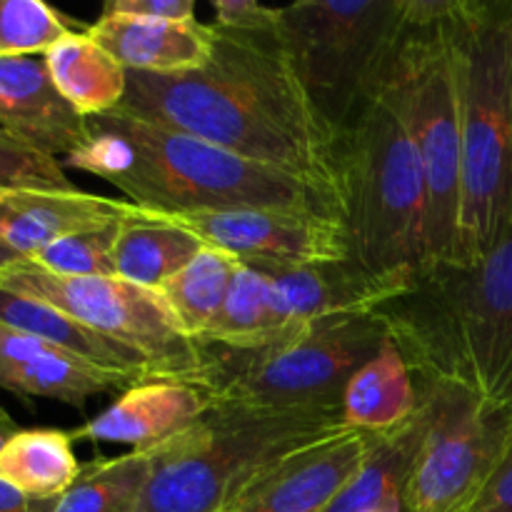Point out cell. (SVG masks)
Returning <instances> with one entry per match:
<instances>
[{
    "label": "cell",
    "mask_w": 512,
    "mask_h": 512,
    "mask_svg": "<svg viewBox=\"0 0 512 512\" xmlns=\"http://www.w3.org/2000/svg\"><path fill=\"white\" fill-rule=\"evenodd\" d=\"M148 470V450L90 460L78 480L55 500L53 512H135Z\"/></svg>",
    "instance_id": "83f0119b"
},
{
    "label": "cell",
    "mask_w": 512,
    "mask_h": 512,
    "mask_svg": "<svg viewBox=\"0 0 512 512\" xmlns=\"http://www.w3.org/2000/svg\"><path fill=\"white\" fill-rule=\"evenodd\" d=\"M423 430V410H418L398 430L375 435L368 458L325 512H408V485Z\"/></svg>",
    "instance_id": "603a6c76"
},
{
    "label": "cell",
    "mask_w": 512,
    "mask_h": 512,
    "mask_svg": "<svg viewBox=\"0 0 512 512\" xmlns=\"http://www.w3.org/2000/svg\"><path fill=\"white\" fill-rule=\"evenodd\" d=\"M473 512H512V443Z\"/></svg>",
    "instance_id": "836d02e7"
},
{
    "label": "cell",
    "mask_w": 512,
    "mask_h": 512,
    "mask_svg": "<svg viewBox=\"0 0 512 512\" xmlns=\"http://www.w3.org/2000/svg\"><path fill=\"white\" fill-rule=\"evenodd\" d=\"M43 60L55 88L83 118L113 113L128 93V70L88 30L65 35Z\"/></svg>",
    "instance_id": "cb8c5ba5"
},
{
    "label": "cell",
    "mask_w": 512,
    "mask_h": 512,
    "mask_svg": "<svg viewBox=\"0 0 512 512\" xmlns=\"http://www.w3.org/2000/svg\"><path fill=\"white\" fill-rule=\"evenodd\" d=\"M208 248L250 265H308L350 258L345 220L275 208L163 213Z\"/></svg>",
    "instance_id": "7c38bea8"
},
{
    "label": "cell",
    "mask_w": 512,
    "mask_h": 512,
    "mask_svg": "<svg viewBox=\"0 0 512 512\" xmlns=\"http://www.w3.org/2000/svg\"><path fill=\"white\" fill-rule=\"evenodd\" d=\"M100 15H125V18L170 20V23H193V0H110Z\"/></svg>",
    "instance_id": "d6a6232c"
},
{
    "label": "cell",
    "mask_w": 512,
    "mask_h": 512,
    "mask_svg": "<svg viewBox=\"0 0 512 512\" xmlns=\"http://www.w3.org/2000/svg\"><path fill=\"white\" fill-rule=\"evenodd\" d=\"M213 28L225 33L270 35L278 30V8L250 0H213Z\"/></svg>",
    "instance_id": "1f68e13d"
},
{
    "label": "cell",
    "mask_w": 512,
    "mask_h": 512,
    "mask_svg": "<svg viewBox=\"0 0 512 512\" xmlns=\"http://www.w3.org/2000/svg\"><path fill=\"white\" fill-rule=\"evenodd\" d=\"M0 285L53 305L95 335L125 345L153 370V378L195 380L200 345L180 333L158 290L120 278H65L30 260L0 273Z\"/></svg>",
    "instance_id": "8fae6325"
},
{
    "label": "cell",
    "mask_w": 512,
    "mask_h": 512,
    "mask_svg": "<svg viewBox=\"0 0 512 512\" xmlns=\"http://www.w3.org/2000/svg\"><path fill=\"white\" fill-rule=\"evenodd\" d=\"M113 113L308 180L345 208L343 133L315 108L275 33L215 30L203 68L173 75L128 70V93Z\"/></svg>",
    "instance_id": "6da1fadb"
},
{
    "label": "cell",
    "mask_w": 512,
    "mask_h": 512,
    "mask_svg": "<svg viewBox=\"0 0 512 512\" xmlns=\"http://www.w3.org/2000/svg\"><path fill=\"white\" fill-rule=\"evenodd\" d=\"M375 435L343 433L288 455L265 473L230 512H325L355 478Z\"/></svg>",
    "instance_id": "5bb4252c"
},
{
    "label": "cell",
    "mask_w": 512,
    "mask_h": 512,
    "mask_svg": "<svg viewBox=\"0 0 512 512\" xmlns=\"http://www.w3.org/2000/svg\"><path fill=\"white\" fill-rule=\"evenodd\" d=\"M350 258L380 278L413 280L428 265V195L403 113L388 90L343 133Z\"/></svg>",
    "instance_id": "8992f818"
},
{
    "label": "cell",
    "mask_w": 512,
    "mask_h": 512,
    "mask_svg": "<svg viewBox=\"0 0 512 512\" xmlns=\"http://www.w3.org/2000/svg\"><path fill=\"white\" fill-rule=\"evenodd\" d=\"M390 338L378 313L318 320L260 348L200 345L198 383L213 405L340 408L350 378Z\"/></svg>",
    "instance_id": "52a82bcc"
},
{
    "label": "cell",
    "mask_w": 512,
    "mask_h": 512,
    "mask_svg": "<svg viewBox=\"0 0 512 512\" xmlns=\"http://www.w3.org/2000/svg\"><path fill=\"white\" fill-rule=\"evenodd\" d=\"M23 260H28V258H23L20 253H15L10 245H5L3 240H0V273H3V270H8V268H13V265L23 263Z\"/></svg>",
    "instance_id": "d590c367"
},
{
    "label": "cell",
    "mask_w": 512,
    "mask_h": 512,
    "mask_svg": "<svg viewBox=\"0 0 512 512\" xmlns=\"http://www.w3.org/2000/svg\"><path fill=\"white\" fill-rule=\"evenodd\" d=\"M418 388L425 430L408 512H473L512 443V408H495L458 385Z\"/></svg>",
    "instance_id": "30bf717a"
},
{
    "label": "cell",
    "mask_w": 512,
    "mask_h": 512,
    "mask_svg": "<svg viewBox=\"0 0 512 512\" xmlns=\"http://www.w3.org/2000/svg\"><path fill=\"white\" fill-rule=\"evenodd\" d=\"M343 430L340 408L213 405L188 430L148 450V480L135 512H230L288 455Z\"/></svg>",
    "instance_id": "5b68a950"
},
{
    "label": "cell",
    "mask_w": 512,
    "mask_h": 512,
    "mask_svg": "<svg viewBox=\"0 0 512 512\" xmlns=\"http://www.w3.org/2000/svg\"><path fill=\"white\" fill-rule=\"evenodd\" d=\"M378 315L418 383L512 408V235L473 263L428 265Z\"/></svg>",
    "instance_id": "3957f363"
},
{
    "label": "cell",
    "mask_w": 512,
    "mask_h": 512,
    "mask_svg": "<svg viewBox=\"0 0 512 512\" xmlns=\"http://www.w3.org/2000/svg\"><path fill=\"white\" fill-rule=\"evenodd\" d=\"M0 323L25 335H33L43 343L55 345L63 353L73 355V358L83 360L93 368L105 370V373L123 375L133 383L153 378L150 365L130 348L113 343L103 335H95L93 330L83 328L43 300L13 293L3 285H0Z\"/></svg>",
    "instance_id": "ffe728a7"
},
{
    "label": "cell",
    "mask_w": 512,
    "mask_h": 512,
    "mask_svg": "<svg viewBox=\"0 0 512 512\" xmlns=\"http://www.w3.org/2000/svg\"><path fill=\"white\" fill-rule=\"evenodd\" d=\"M238 263L240 260L233 255L205 245L178 275H173L158 290L180 333L195 343L210 333L223 310Z\"/></svg>",
    "instance_id": "484cf974"
},
{
    "label": "cell",
    "mask_w": 512,
    "mask_h": 512,
    "mask_svg": "<svg viewBox=\"0 0 512 512\" xmlns=\"http://www.w3.org/2000/svg\"><path fill=\"white\" fill-rule=\"evenodd\" d=\"M5 413H8V410H5V408H3V405H0V415H5Z\"/></svg>",
    "instance_id": "74e56055"
},
{
    "label": "cell",
    "mask_w": 512,
    "mask_h": 512,
    "mask_svg": "<svg viewBox=\"0 0 512 512\" xmlns=\"http://www.w3.org/2000/svg\"><path fill=\"white\" fill-rule=\"evenodd\" d=\"M0 190H78L53 155L30 148L0 128Z\"/></svg>",
    "instance_id": "4dcf8cb0"
},
{
    "label": "cell",
    "mask_w": 512,
    "mask_h": 512,
    "mask_svg": "<svg viewBox=\"0 0 512 512\" xmlns=\"http://www.w3.org/2000/svg\"><path fill=\"white\" fill-rule=\"evenodd\" d=\"M420 410V388L393 338L350 378L340 400L345 430L383 435L398 430Z\"/></svg>",
    "instance_id": "44dd1931"
},
{
    "label": "cell",
    "mask_w": 512,
    "mask_h": 512,
    "mask_svg": "<svg viewBox=\"0 0 512 512\" xmlns=\"http://www.w3.org/2000/svg\"><path fill=\"white\" fill-rule=\"evenodd\" d=\"M130 208L128 200L83 190H5L0 195V240L30 260L55 240L113 223Z\"/></svg>",
    "instance_id": "ac0fdd59"
},
{
    "label": "cell",
    "mask_w": 512,
    "mask_h": 512,
    "mask_svg": "<svg viewBox=\"0 0 512 512\" xmlns=\"http://www.w3.org/2000/svg\"><path fill=\"white\" fill-rule=\"evenodd\" d=\"M203 248V240L180 228L168 215L133 205L115 235V275L138 288L160 290Z\"/></svg>",
    "instance_id": "7402d4cb"
},
{
    "label": "cell",
    "mask_w": 512,
    "mask_h": 512,
    "mask_svg": "<svg viewBox=\"0 0 512 512\" xmlns=\"http://www.w3.org/2000/svg\"><path fill=\"white\" fill-rule=\"evenodd\" d=\"M273 285L278 313L288 330L343 315L378 313L403 295L413 280L380 278L353 258L308 265H255Z\"/></svg>",
    "instance_id": "4fadbf2b"
},
{
    "label": "cell",
    "mask_w": 512,
    "mask_h": 512,
    "mask_svg": "<svg viewBox=\"0 0 512 512\" xmlns=\"http://www.w3.org/2000/svg\"><path fill=\"white\" fill-rule=\"evenodd\" d=\"M0 128L53 158L90 138L88 118L60 95L43 55H0Z\"/></svg>",
    "instance_id": "2e32d148"
},
{
    "label": "cell",
    "mask_w": 512,
    "mask_h": 512,
    "mask_svg": "<svg viewBox=\"0 0 512 512\" xmlns=\"http://www.w3.org/2000/svg\"><path fill=\"white\" fill-rule=\"evenodd\" d=\"M70 33V18L43 0H0V55H45Z\"/></svg>",
    "instance_id": "f546056e"
},
{
    "label": "cell",
    "mask_w": 512,
    "mask_h": 512,
    "mask_svg": "<svg viewBox=\"0 0 512 512\" xmlns=\"http://www.w3.org/2000/svg\"><path fill=\"white\" fill-rule=\"evenodd\" d=\"M383 88L403 113L423 170L428 265L455 263L463 198V133L450 23L428 30L408 28Z\"/></svg>",
    "instance_id": "9c48e42d"
},
{
    "label": "cell",
    "mask_w": 512,
    "mask_h": 512,
    "mask_svg": "<svg viewBox=\"0 0 512 512\" xmlns=\"http://www.w3.org/2000/svg\"><path fill=\"white\" fill-rule=\"evenodd\" d=\"M58 500V498H55ZM55 500L33 498L0 478V512H53Z\"/></svg>",
    "instance_id": "e575fe53"
},
{
    "label": "cell",
    "mask_w": 512,
    "mask_h": 512,
    "mask_svg": "<svg viewBox=\"0 0 512 512\" xmlns=\"http://www.w3.org/2000/svg\"><path fill=\"white\" fill-rule=\"evenodd\" d=\"M90 138L63 158L113 183L125 200L153 213L275 208L345 220L343 203L283 170L253 163L213 143L120 113L88 118Z\"/></svg>",
    "instance_id": "7a4b0ae2"
},
{
    "label": "cell",
    "mask_w": 512,
    "mask_h": 512,
    "mask_svg": "<svg viewBox=\"0 0 512 512\" xmlns=\"http://www.w3.org/2000/svg\"><path fill=\"white\" fill-rule=\"evenodd\" d=\"M133 380L105 373L55 345L0 323V390L83 408L88 398L130 388Z\"/></svg>",
    "instance_id": "e0dca14e"
},
{
    "label": "cell",
    "mask_w": 512,
    "mask_h": 512,
    "mask_svg": "<svg viewBox=\"0 0 512 512\" xmlns=\"http://www.w3.org/2000/svg\"><path fill=\"white\" fill-rule=\"evenodd\" d=\"M15 433H20L18 423H15V420L10 418L8 413H5V415H0V450H3L5 445H8V440L13 438Z\"/></svg>",
    "instance_id": "8d00e7d4"
},
{
    "label": "cell",
    "mask_w": 512,
    "mask_h": 512,
    "mask_svg": "<svg viewBox=\"0 0 512 512\" xmlns=\"http://www.w3.org/2000/svg\"><path fill=\"white\" fill-rule=\"evenodd\" d=\"M120 220L65 235L40 253H35L30 263L48 270V273L65 275V278H118L113 265V245Z\"/></svg>",
    "instance_id": "f1b7e54d"
},
{
    "label": "cell",
    "mask_w": 512,
    "mask_h": 512,
    "mask_svg": "<svg viewBox=\"0 0 512 512\" xmlns=\"http://www.w3.org/2000/svg\"><path fill=\"white\" fill-rule=\"evenodd\" d=\"M5 193V190H0V195H3Z\"/></svg>",
    "instance_id": "f35d334b"
},
{
    "label": "cell",
    "mask_w": 512,
    "mask_h": 512,
    "mask_svg": "<svg viewBox=\"0 0 512 512\" xmlns=\"http://www.w3.org/2000/svg\"><path fill=\"white\" fill-rule=\"evenodd\" d=\"M408 25L403 0H303L278 8V40L315 108L345 133L383 90Z\"/></svg>",
    "instance_id": "ba28073f"
},
{
    "label": "cell",
    "mask_w": 512,
    "mask_h": 512,
    "mask_svg": "<svg viewBox=\"0 0 512 512\" xmlns=\"http://www.w3.org/2000/svg\"><path fill=\"white\" fill-rule=\"evenodd\" d=\"M450 38L463 133L455 263H473L512 235V0H463Z\"/></svg>",
    "instance_id": "277c9868"
},
{
    "label": "cell",
    "mask_w": 512,
    "mask_h": 512,
    "mask_svg": "<svg viewBox=\"0 0 512 512\" xmlns=\"http://www.w3.org/2000/svg\"><path fill=\"white\" fill-rule=\"evenodd\" d=\"M125 70L133 73H188L203 68L213 55L215 30L210 23H170V20L100 15L88 28Z\"/></svg>",
    "instance_id": "d6986e66"
},
{
    "label": "cell",
    "mask_w": 512,
    "mask_h": 512,
    "mask_svg": "<svg viewBox=\"0 0 512 512\" xmlns=\"http://www.w3.org/2000/svg\"><path fill=\"white\" fill-rule=\"evenodd\" d=\"M210 408L213 398L195 380L145 378L125 388L113 405L70 435L75 443L153 450L198 423Z\"/></svg>",
    "instance_id": "9a60e30c"
},
{
    "label": "cell",
    "mask_w": 512,
    "mask_h": 512,
    "mask_svg": "<svg viewBox=\"0 0 512 512\" xmlns=\"http://www.w3.org/2000/svg\"><path fill=\"white\" fill-rule=\"evenodd\" d=\"M293 333L278 313L273 285L268 275L250 263H238L218 320L198 343L228 345V348H260Z\"/></svg>",
    "instance_id": "4316f807"
},
{
    "label": "cell",
    "mask_w": 512,
    "mask_h": 512,
    "mask_svg": "<svg viewBox=\"0 0 512 512\" xmlns=\"http://www.w3.org/2000/svg\"><path fill=\"white\" fill-rule=\"evenodd\" d=\"M73 443L68 430L20 428L0 450V478L33 498H60L83 470Z\"/></svg>",
    "instance_id": "d4e9b609"
}]
</instances>
